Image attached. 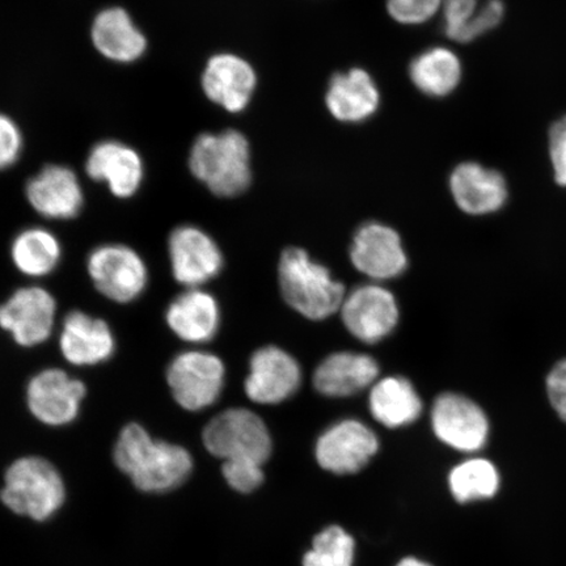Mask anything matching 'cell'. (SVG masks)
<instances>
[{"instance_id": "23", "label": "cell", "mask_w": 566, "mask_h": 566, "mask_svg": "<svg viewBox=\"0 0 566 566\" xmlns=\"http://www.w3.org/2000/svg\"><path fill=\"white\" fill-rule=\"evenodd\" d=\"M325 103L331 115L338 122L364 123L377 113L380 92L367 71L352 69L332 77Z\"/></svg>"}, {"instance_id": "32", "label": "cell", "mask_w": 566, "mask_h": 566, "mask_svg": "<svg viewBox=\"0 0 566 566\" xmlns=\"http://www.w3.org/2000/svg\"><path fill=\"white\" fill-rule=\"evenodd\" d=\"M222 471L232 490L240 493H251L264 481L263 464L252 460H228Z\"/></svg>"}, {"instance_id": "8", "label": "cell", "mask_w": 566, "mask_h": 566, "mask_svg": "<svg viewBox=\"0 0 566 566\" xmlns=\"http://www.w3.org/2000/svg\"><path fill=\"white\" fill-rule=\"evenodd\" d=\"M87 388L61 369L35 374L27 386V406L35 420L48 427H66L80 416Z\"/></svg>"}, {"instance_id": "6", "label": "cell", "mask_w": 566, "mask_h": 566, "mask_svg": "<svg viewBox=\"0 0 566 566\" xmlns=\"http://www.w3.org/2000/svg\"><path fill=\"white\" fill-rule=\"evenodd\" d=\"M224 377L222 359L201 350L179 354L167 369V384L174 399L190 412L214 405L222 394Z\"/></svg>"}, {"instance_id": "4", "label": "cell", "mask_w": 566, "mask_h": 566, "mask_svg": "<svg viewBox=\"0 0 566 566\" xmlns=\"http://www.w3.org/2000/svg\"><path fill=\"white\" fill-rule=\"evenodd\" d=\"M0 500L12 513L35 522H46L65 504V481L49 460L41 457L20 458L6 471Z\"/></svg>"}, {"instance_id": "14", "label": "cell", "mask_w": 566, "mask_h": 566, "mask_svg": "<svg viewBox=\"0 0 566 566\" xmlns=\"http://www.w3.org/2000/svg\"><path fill=\"white\" fill-rule=\"evenodd\" d=\"M172 274L181 285L195 289L217 277L222 271L223 256L207 232L195 226H180L168 239Z\"/></svg>"}, {"instance_id": "27", "label": "cell", "mask_w": 566, "mask_h": 566, "mask_svg": "<svg viewBox=\"0 0 566 566\" xmlns=\"http://www.w3.org/2000/svg\"><path fill=\"white\" fill-rule=\"evenodd\" d=\"M409 76L423 95L444 97L458 88L462 81L463 66L451 49L436 46L416 56L410 63Z\"/></svg>"}, {"instance_id": "3", "label": "cell", "mask_w": 566, "mask_h": 566, "mask_svg": "<svg viewBox=\"0 0 566 566\" xmlns=\"http://www.w3.org/2000/svg\"><path fill=\"white\" fill-rule=\"evenodd\" d=\"M189 168L216 196H239L252 179L250 144L237 130L201 134L190 148Z\"/></svg>"}, {"instance_id": "19", "label": "cell", "mask_w": 566, "mask_h": 566, "mask_svg": "<svg viewBox=\"0 0 566 566\" xmlns=\"http://www.w3.org/2000/svg\"><path fill=\"white\" fill-rule=\"evenodd\" d=\"M91 42L106 61L130 65L147 52V38L129 11L112 6L98 11L91 24Z\"/></svg>"}, {"instance_id": "18", "label": "cell", "mask_w": 566, "mask_h": 566, "mask_svg": "<svg viewBox=\"0 0 566 566\" xmlns=\"http://www.w3.org/2000/svg\"><path fill=\"white\" fill-rule=\"evenodd\" d=\"M258 76L242 56L216 54L202 74V88L209 101L230 113L243 112L251 103Z\"/></svg>"}, {"instance_id": "11", "label": "cell", "mask_w": 566, "mask_h": 566, "mask_svg": "<svg viewBox=\"0 0 566 566\" xmlns=\"http://www.w3.org/2000/svg\"><path fill=\"white\" fill-rule=\"evenodd\" d=\"M339 313L349 334L365 344L381 342L399 322L395 296L375 283L358 286L345 295Z\"/></svg>"}, {"instance_id": "9", "label": "cell", "mask_w": 566, "mask_h": 566, "mask_svg": "<svg viewBox=\"0 0 566 566\" xmlns=\"http://www.w3.org/2000/svg\"><path fill=\"white\" fill-rule=\"evenodd\" d=\"M379 450L377 434L359 420L332 424L318 437L315 455L323 470L350 475L364 470Z\"/></svg>"}, {"instance_id": "7", "label": "cell", "mask_w": 566, "mask_h": 566, "mask_svg": "<svg viewBox=\"0 0 566 566\" xmlns=\"http://www.w3.org/2000/svg\"><path fill=\"white\" fill-rule=\"evenodd\" d=\"M87 271L97 292L116 303H130L144 294L148 271L137 251L124 244L95 248L87 259Z\"/></svg>"}, {"instance_id": "31", "label": "cell", "mask_w": 566, "mask_h": 566, "mask_svg": "<svg viewBox=\"0 0 566 566\" xmlns=\"http://www.w3.org/2000/svg\"><path fill=\"white\" fill-rule=\"evenodd\" d=\"M443 0H388L389 17L400 24L420 25L433 19L442 9Z\"/></svg>"}, {"instance_id": "29", "label": "cell", "mask_w": 566, "mask_h": 566, "mask_svg": "<svg viewBox=\"0 0 566 566\" xmlns=\"http://www.w3.org/2000/svg\"><path fill=\"white\" fill-rule=\"evenodd\" d=\"M449 486L459 504L490 500L500 490L499 471L490 460H465L450 472Z\"/></svg>"}, {"instance_id": "10", "label": "cell", "mask_w": 566, "mask_h": 566, "mask_svg": "<svg viewBox=\"0 0 566 566\" xmlns=\"http://www.w3.org/2000/svg\"><path fill=\"white\" fill-rule=\"evenodd\" d=\"M56 302L48 290L30 286L17 290L0 304V328L24 348L44 344L55 324Z\"/></svg>"}, {"instance_id": "12", "label": "cell", "mask_w": 566, "mask_h": 566, "mask_svg": "<svg viewBox=\"0 0 566 566\" xmlns=\"http://www.w3.org/2000/svg\"><path fill=\"white\" fill-rule=\"evenodd\" d=\"M28 203L41 217L52 221H70L84 208L83 186L80 176L67 166L49 165L28 180Z\"/></svg>"}, {"instance_id": "20", "label": "cell", "mask_w": 566, "mask_h": 566, "mask_svg": "<svg viewBox=\"0 0 566 566\" xmlns=\"http://www.w3.org/2000/svg\"><path fill=\"white\" fill-rule=\"evenodd\" d=\"M60 350L70 365L96 366L113 357L116 338L103 318L73 311L63 321Z\"/></svg>"}, {"instance_id": "24", "label": "cell", "mask_w": 566, "mask_h": 566, "mask_svg": "<svg viewBox=\"0 0 566 566\" xmlns=\"http://www.w3.org/2000/svg\"><path fill=\"white\" fill-rule=\"evenodd\" d=\"M166 321L169 329L184 342L203 344L216 337L221 313L214 296L195 287L169 304Z\"/></svg>"}, {"instance_id": "16", "label": "cell", "mask_w": 566, "mask_h": 566, "mask_svg": "<svg viewBox=\"0 0 566 566\" xmlns=\"http://www.w3.org/2000/svg\"><path fill=\"white\" fill-rule=\"evenodd\" d=\"M431 424L438 440L465 452L484 448L490 433L483 409L458 394H443L436 400Z\"/></svg>"}, {"instance_id": "2", "label": "cell", "mask_w": 566, "mask_h": 566, "mask_svg": "<svg viewBox=\"0 0 566 566\" xmlns=\"http://www.w3.org/2000/svg\"><path fill=\"white\" fill-rule=\"evenodd\" d=\"M279 281L283 300L310 321L336 314L346 295L343 283L332 277L329 269L316 263L302 248L282 252Z\"/></svg>"}, {"instance_id": "22", "label": "cell", "mask_w": 566, "mask_h": 566, "mask_svg": "<svg viewBox=\"0 0 566 566\" xmlns=\"http://www.w3.org/2000/svg\"><path fill=\"white\" fill-rule=\"evenodd\" d=\"M377 360L364 353L337 352L324 358L314 373V387L327 398H348L374 385Z\"/></svg>"}, {"instance_id": "17", "label": "cell", "mask_w": 566, "mask_h": 566, "mask_svg": "<svg viewBox=\"0 0 566 566\" xmlns=\"http://www.w3.org/2000/svg\"><path fill=\"white\" fill-rule=\"evenodd\" d=\"M350 260L357 271L377 281L399 277L408 266L399 233L378 222L358 229L353 238Z\"/></svg>"}, {"instance_id": "13", "label": "cell", "mask_w": 566, "mask_h": 566, "mask_svg": "<svg viewBox=\"0 0 566 566\" xmlns=\"http://www.w3.org/2000/svg\"><path fill=\"white\" fill-rule=\"evenodd\" d=\"M301 381V366L292 354L271 345L253 353L244 389L253 402L273 406L292 398Z\"/></svg>"}, {"instance_id": "5", "label": "cell", "mask_w": 566, "mask_h": 566, "mask_svg": "<svg viewBox=\"0 0 566 566\" xmlns=\"http://www.w3.org/2000/svg\"><path fill=\"white\" fill-rule=\"evenodd\" d=\"M202 440L210 454L228 460H252L263 464L271 458L273 443L266 423L245 408H230L203 429Z\"/></svg>"}, {"instance_id": "25", "label": "cell", "mask_w": 566, "mask_h": 566, "mask_svg": "<svg viewBox=\"0 0 566 566\" xmlns=\"http://www.w3.org/2000/svg\"><path fill=\"white\" fill-rule=\"evenodd\" d=\"M443 30L452 41H475L494 30L505 15L502 0H443Z\"/></svg>"}, {"instance_id": "15", "label": "cell", "mask_w": 566, "mask_h": 566, "mask_svg": "<svg viewBox=\"0 0 566 566\" xmlns=\"http://www.w3.org/2000/svg\"><path fill=\"white\" fill-rule=\"evenodd\" d=\"M91 180L105 184L113 197L127 200L139 192L145 163L136 148L116 139L98 142L84 163Z\"/></svg>"}, {"instance_id": "28", "label": "cell", "mask_w": 566, "mask_h": 566, "mask_svg": "<svg viewBox=\"0 0 566 566\" xmlns=\"http://www.w3.org/2000/svg\"><path fill=\"white\" fill-rule=\"evenodd\" d=\"M11 259L18 271L28 277H45L61 263L62 245L59 238L46 229H25L13 239Z\"/></svg>"}, {"instance_id": "34", "label": "cell", "mask_w": 566, "mask_h": 566, "mask_svg": "<svg viewBox=\"0 0 566 566\" xmlns=\"http://www.w3.org/2000/svg\"><path fill=\"white\" fill-rule=\"evenodd\" d=\"M549 157L556 182L566 187V116L551 127Z\"/></svg>"}, {"instance_id": "21", "label": "cell", "mask_w": 566, "mask_h": 566, "mask_svg": "<svg viewBox=\"0 0 566 566\" xmlns=\"http://www.w3.org/2000/svg\"><path fill=\"white\" fill-rule=\"evenodd\" d=\"M450 190L460 210L471 216L499 211L507 200L505 177L475 161H464L450 176Z\"/></svg>"}, {"instance_id": "1", "label": "cell", "mask_w": 566, "mask_h": 566, "mask_svg": "<svg viewBox=\"0 0 566 566\" xmlns=\"http://www.w3.org/2000/svg\"><path fill=\"white\" fill-rule=\"evenodd\" d=\"M119 471L129 476L137 490L166 493L176 490L193 470V459L179 444L154 440L142 424H126L113 449Z\"/></svg>"}, {"instance_id": "33", "label": "cell", "mask_w": 566, "mask_h": 566, "mask_svg": "<svg viewBox=\"0 0 566 566\" xmlns=\"http://www.w3.org/2000/svg\"><path fill=\"white\" fill-rule=\"evenodd\" d=\"M24 150V136L19 124L0 113V172L17 165Z\"/></svg>"}, {"instance_id": "26", "label": "cell", "mask_w": 566, "mask_h": 566, "mask_svg": "<svg viewBox=\"0 0 566 566\" xmlns=\"http://www.w3.org/2000/svg\"><path fill=\"white\" fill-rule=\"evenodd\" d=\"M369 406L374 419L389 429L407 427L422 412L419 394L408 379L401 377H389L375 384Z\"/></svg>"}, {"instance_id": "36", "label": "cell", "mask_w": 566, "mask_h": 566, "mask_svg": "<svg viewBox=\"0 0 566 566\" xmlns=\"http://www.w3.org/2000/svg\"><path fill=\"white\" fill-rule=\"evenodd\" d=\"M396 566H433V565H430L429 563L419 560V558H416V557H407V558H402V560Z\"/></svg>"}, {"instance_id": "30", "label": "cell", "mask_w": 566, "mask_h": 566, "mask_svg": "<svg viewBox=\"0 0 566 566\" xmlns=\"http://www.w3.org/2000/svg\"><path fill=\"white\" fill-rule=\"evenodd\" d=\"M354 541L345 530L331 526L316 535L313 549L304 556V566H353Z\"/></svg>"}, {"instance_id": "35", "label": "cell", "mask_w": 566, "mask_h": 566, "mask_svg": "<svg viewBox=\"0 0 566 566\" xmlns=\"http://www.w3.org/2000/svg\"><path fill=\"white\" fill-rule=\"evenodd\" d=\"M547 389L552 407L566 422V359L557 364L549 373Z\"/></svg>"}]
</instances>
